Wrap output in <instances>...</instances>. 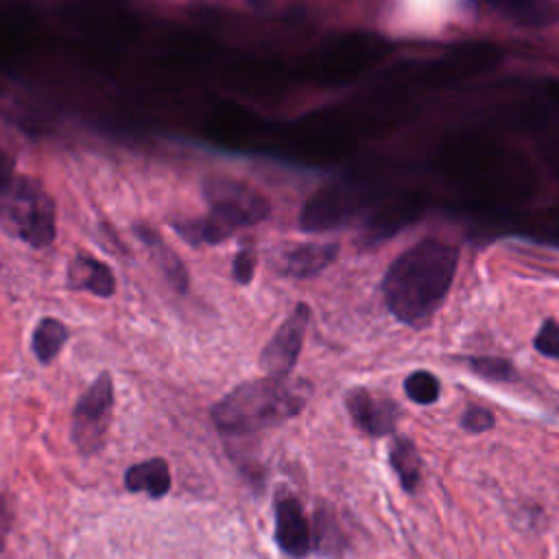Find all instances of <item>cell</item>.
Instances as JSON below:
<instances>
[{
    "instance_id": "cell-10",
    "label": "cell",
    "mask_w": 559,
    "mask_h": 559,
    "mask_svg": "<svg viewBox=\"0 0 559 559\" xmlns=\"http://www.w3.org/2000/svg\"><path fill=\"white\" fill-rule=\"evenodd\" d=\"M68 286L74 290H87L96 297H111L116 290V280L103 260L81 251L70 260Z\"/></svg>"
},
{
    "instance_id": "cell-22",
    "label": "cell",
    "mask_w": 559,
    "mask_h": 559,
    "mask_svg": "<svg viewBox=\"0 0 559 559\" xmlns=\"http://www.w3.org/2000/svg\"><path fill=\"white\" fill-rule=\"evenodd\" d=\"M15 173V166H13V159L0 148V181L11 177Z\"/></svg>"
},
{
    "instance_id": "cell-1",
    "label": "cell",
    "mask_w": 559,
    "mask_h": 559,
    "mask_svg": "<svg viewBox=\"0 0 559 559\" xmlns=\"http://www.w3.org/2000/svg\"><path fill=\"white\" fill-rule=\"evenodd\" d=\"M459 264L456 247L424 238L400 253L386 269L382 295L389 312L413 328L426 325L441 308Z\"/></svg>"
},
{
    "instance_id": "cell-3",
    "label": "cell",
    "mask_w": 559,
    "mask_h": 559,
    "mask_svg": "<svg viewBox=\"0 0 559 559\" xmlns=\"http://www.w3.org/2000/svg\"><path fill=\"white\" fill-rule=\"evenodd\" d=\"M203 194L210 212L197 221L175 223L181 238L194 247L223 242L234 231L264 221L271 212L269 201L258 190L236 179L210 177L203 183Z\"/></svg>"
},
{
    "instance_id": "cell-18",
    "label": "cell",
    "mask_w": 559,
    "mask_h": 559,
    "mask_svg": "<svg viewBox=\"0 0 559 559\" xmlns=\"http://www.w3.org/2000/svg\"><path fill=\"white\" fill-rule=\"evenodd\" d=\"M312 542L317 544V548H319L321 552H332V550L338 548V544H341V531H338L336 520L332 518V513L319 509L317 520H314Z\"/></svg>"
},
{
    "instance_id": "cell-2",
    "label": "cell",
    "mask_w": 559,
    "mask_h": 559,
    "mask_svg": "<svg viewBox=\"0 0 559 559\" xmlns=\"http://www.w3.org/2000/svg\"><path fill=\"white\" fill-rule=\"evenodd\" d=\"M310 382L264 376L234 386L212 406V421L223 432H253L295 417L310 397Z\"/></svg>"
},
{
    "instance_id": "cell-17",
    "label": "cell",
    "mask_w": 559,
    "mask_h": 559,
    "mask_svg": "<svg viewBox=\"0 0 559 559\" xmlns=\"http://www.w3.org/2000/svg\"><path fill=\"white\" fill-rule=\"evenodd\" d=\"M439 380L430 371H413L404 380V391L415 404H432L439 397Z\"/></svg>"
},
{
    "instance_id": "cell-21",
    "label": "cell",
    "mask_w": 559,
    "mask_h": 559,
    "mask_svg": "<svg viewBox=\"0 0 559 559\" xmlns=\"http://www.w3.org/2000/svg\"><path fill=\"white\" fill-rule=\"evenodd\" d=\"M255 262H258V255H255V249L253 247H240V251L236 253L234 258V264H231V275L238 284L247 286L253 275H255Z\"/></svg>"
},
{
    "instance_id": "cell-6",
    "label": "cell",
    "mask_w": 559,
    "mask_h": 559,
    "mask_svg": "<svg viewBox=\"0 0 559 559\" xmlns=\"http://www.w3.org/2000/svg\"><path fill=\"white\" fill-rule=\"evenodd\" d=\"M310 323L308 304H297L295 310L286 317V321L277 328V332L269 338L260 354V367L266 376L284 378L297 365L304 336Z\"/></svg>"
},
{
    "instance_id": "cell-5",
    "label": "cell",
    "mask_w": 559,
    "mask_h": 559,
    "mask_svg": "<svg viewBox=\"0 0 559 559\" xmlns=\"http://www.w3.org/2000/svg\"><path fill=\"white\" fill-rule=\"evenodd\" d=\"M114 411V382L100 373L76 400L72 411V443L83 456L96 454L107 437Z\"/></svg>"
},
{
    "instance_id": "cell-12",
    "label": "cell",
    "mask_w": 559,
    "mask_h": 559,
    "mask_svg": "<svg viewBox=\"0 0 559 559\" xmlns=\"http://www.w3.org/2000/svg\"><path fill=\"white\" fill-rule=\"evenodd\" d=\"M124 487L133 493H148L151 498H162L170 489V469L164 459H148L131 465L124 472Z\"/></svg>"
},
{
    "instance_id": "cell-8",
    "label": "cell",
    "mask_w": 559,
    "mask_h": 559,
    "mask_svg": "<svg viewBox=\"0 0 559 559\" xmlns=\"http://www.w3.org/2000/svg\"><path fill=\"white\" fill-rule=\"evenodd\" d=\"M275 542L293 559L306 557L312 548L310 522L301 502L290 493L275 498Z\"/></svg>"
},
{
    "instance_id": "cell-20",
    "label": "cell",
    "mask_w": 559,
    "mask_h": 559,
    "mask_svg": "<svg viewBox=\"0 0 559 559\" xmlns=\"http://www.w3.org/2000/svg\"><path fill=\"white\" fill-rule=\"evenodd\" d=\"M533 343L539 354L548 358H559V323L555 319H546Z\"/></svg>"
},
{
    "instance_id": "cell-9",
    "label": "cell",
    "mask_w": 559,
    "mask_h": 559,
    "mask_svg": "<svg viewBox=\"0 0 559 559\" xmlns=\"http://www.w3.org/2000/svg\"><path fill=\"white\" fill-rule=\"evenodd\" d=\"M338 255L336 242H299V245H286L282 247L273 264L277 273L288 277H312L328 269Z\"/></svg>"
},
{
    "instance_id": "cell-19",
    "label": "cell",
    "mask_w": 559,
    "mask_h": 559,
    "mask_svg": "<svg viewBox=\"0 0 559 559\" xmlns=\"http://www.w3.org/2000/svg\"><path fill=\"white\" fill-rule=\"evenodd\" d=\"M496 424V417H493V411L487 408V406H480V404H469L463 415H461V426L469 432H485V430H491Z\"/></svg>"
},
{
    "instance_id": "cell-16",
    "label": "cell",
    "mask_w": 559,
    "mask_h": 559,
    "mask_svg": "<svg viewBox=\"0 0 559 559\" xmlns=\"http://www.w3.org/2000/svg\"><path fill=\"white\" fill-rule=\"evenodd\" d=\"M472 371H476L483 378L496 380V382H515L518 369L500 356H472L465 360Z\"/></svg>"
},
{
    "instance_id": "cell-23",
    "label": "cell",
    "mask_w": 559,
    "mask_h": 559,
    "mask_svg": "<svg viewBox=\"0 0 559 559\" xmlns=\"http://www.w3.org/2000/svg\"><path fill=\"white\" fill-rule=\"evenodd\" d=\"M7 526H9V520H7V509H4V504H2V500H0V548H2V544H4Z\"/></svg>"
},
{
    "instance_id": "cell-11",
    "label": "cell",
    "mask_w": 559,
    "mask_h": 559,
    "mask_svg": "<svg viewBox=\"0 0 559 559\" xmlns=\"http://www.w3.org/2000/svg\"><path fill=\"white\" fill-rule=\"evenodd\" d=\"M496 11L522 26H546L559 20L557 0H487Z\"/></svg>"
},
{
    "instance_id": "cell-14",
    "label": "cell",
    "mask_w": 559,
    "mask_h": 559,
    "mask_svg": "<svg viewBox=\"0 0 559 559\" xmlns=\"http://www.w3.org/2000/svg\"><path fill=\"white\" fill-rule=\"evenodd\" d=\"M135 231H138V238L148 247V251L157 260L159 269L164 271V275L173 284V288L179 293H186L188 290V271H186L183 262L162 242V238L153 229L135 227Z\"/></svg>"
},
{
    "instance_id": "cell-4",
    "label": "cell",
    "mask_w": 559,
    "mask_h": 559,
    "mask_svg": "<svg viewBox=\"0 0 559 559\" xmlns=\"http://www.w3.org/2000/svg\"><path fill=\"white\" fill-rule=\"evenodd\" d=\"M0 227L35 249L55 240V203L48 192L24 175L13 173L0 181Z\"/></svg>"
},
{
    "instance_id": "cell-13",
    "label": "cell",
    "mask_w": 559,
    "mask_h": 559,
    "mask_svg": "<svg viewBox=\"0 0 559 559\" xmlns=\"http://www.w3.org/2000/svg\"><path fill=\"white\" fill-rule=\"evenodd\" d=\"M389 461L404 491L413 493L421 480V456L408 437H397L389 448Z\"/></svg>"
},
{
    "instance_id": "cell-15",
    "label": "cell",
    "mask_w": 559,
    "mask_h": 559,
    "mask_svg": "<svg viewBox=\"0 0 559 559\" xmlns=\"http://www.w3.org/2000/svg\"><path fill=\"white\" fill-rule=\"evenodd\" d=\"M66 341H68V328L59 319L46 317L37 323L33 332L31 349L39 362H50L61 352Z\"/></svg>"
},
{
    "instance_id": "cell-7",
    "label": "cell",
    "mask_w": 559,
    "mask_h": 559,
    "mask_svg": "<svg viewBox=\"0 0 559 559\" xmlns=\"http://www.w3.org/2000/svg\"><path fill=\"white\" fill-rule=\"evenodd\" d=\"M345 406L352 421L369 437H384L393 432L400 417V408L391 397H378L362 386L347 391Z\"/></svg>"
}]
</instances>
